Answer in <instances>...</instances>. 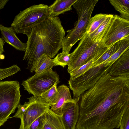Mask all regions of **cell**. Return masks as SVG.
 <instances>
[{
    "label": "cell",
    "mask_w": 129,
    "mask_h": 129,
    "mask_svg": "<svg viewBox=\"0 0 129 129\" xmlns=\"http://www.w3.org/2000/svg\"><path fill=\"white\" fill-rule=\"evenodd\" d=\"M48 6L42 4L35 5L20 11L15 17L11 27L17 33L27 36L32 28L47 15Z\"/></svg>",
    "instance_id": "5b68a950"
},
{
    "label": "cell",
    "mask_w": 129,
    "mask_h": 129,
    "mask_svg": "<svg viewBox=\"0 0 129 129\" xmlns=\"http://www.w3.org/2000/svg\"><path fill=\"white\" fill-rule=\"evenodd\" d=\"M20 88L17 81H0V126L10 118L20 104Z\"/></svg>",
    "instance_id": "277c9868"
},
{
    "label": "cell",
    "mask_w": 129,
    "mask_h": 129,
    "mask_svg": "<svg viewBox=\"0 0 129 129\" xmlns=\"http://www.w3.org/2000/svg\"><path fill=\"white\" fill-rule=\"evenodd\" d=\"M114 15L108 16L100 26L92 33L89 35L94 43H100L107 31L113 17Z\"/></svg>",
    "instance_id": "e0dca14e"
},
{
    "label": "cell",
    "mask_w": 129,
    "mask_h": 129,
    "mask_svg": "<svg viewBox=\"0 0 129 129\" xmlns=\"http://www.w3.org/2000/svg\"><path fill=\"white\" fill-rule=\"evenodd\" d=\"M8 1V0H0V10L4 7Z\"/></svg>",
    "instance_id": "f546056e"
},
{
    "label": "cell",
    "mask_w": 129,
    "mask_h": 129,
    "mask_svg": "<svg viewBox=\"0 0 129 129\" xmlns=\"http://www.w3.org/2000/svg\"><path fill=\"white\" fill-rule=\"evenodd\" d=\"M5 44L4 40L0 38V54L2 55L3 53L4 52V46Z\"/></svg>",
    "instance_id": "f1b7e54d"
},
{
    "label": "cell",
    "mask_w": 129,
    "mask_h": 129,
    "mask_svg": "<svg viewBox=\"0 0 129 129\" xmlns=\"http://www.w3.org/2000/svg\"><path fill=\"white\" fill-rule=\"evenodd\" d=\"M46 120L42 129H64L59 117L49 108L45 112Z\"/></svg>",
    "instance_id": "d6986e66"
},
{
    "label": "cell",
    "mask_w": 129,
    "mask_h": 129,
    "mask_svg": "<svg viewBox=\"0 0 129 129\" xmlns=\"http://www.w3.org/2000/svg\"><path fill=\"white\" fill-rule=\"evenodd\" d=\"M109 1L121 18L129 20V0H110Z\"/></svg>",
    "instance_id": "44dd1931"
},
{
    "label": "cell",
    "mask_w": 129,
    "mask_h": 129,
    "mask_svg": "<svg viewBox=\"0 0 129 129\" xmlns=\"http://www.w3.org/2000/svg\"><path fill=\"white\" fill-rule=\"evenodd\" d=\"M56 66H62L63 68L68 65L71 61L70 54L62 52L54 58Z\"/></svg>",
    "instance_id": "d4e9b609"
},
{
    "label": "cell",
    "mask_w": 129,
    "mask_h": 129,
    "mask_svg": "<svg viewBox=\"0 0 129 129\" xmlns=\"http://www.w3.org/2000/svg\"><path fill=\"white\" fill-rule=\"evenodd\" d=\"M55 83L50 89L39 96H35L39 102L50 107L55 104L58 94L57 85Z\"/></svg>",
    "instance_id": "ac0fdd59"
},
{
    "label": "cell",
    "mask_w": 129,
    "mask_h": 129,
    "mask_svg": "<svg viewBox=\"0 0 129 129\" xmlns=\"http://www.w3.org/2000/svg\"><path fill=\"white\" fill-rule=\"evenodd\" d=\"M129 38V20L114 15L106 33L100 42L103 47H109L123 39Z\"/></svg>",
    "instance_id": "9c48e42d"
},
{
    "label": "cell",
    "mask_w": 129,
    "mask_h": 129,
    "mask_svg": "<svg viewBox=\"0 0 129 129\" xmlns=\"http://www.w3.org/2000/svg\"><path fill=\"white\" fill-rule=\"evenodd\" d=\"M75 100L79 109L76 129L118 128L129 108V78L105 74Z\"/></svg>",
    "instance_id": "6da1fadb"
},
{
    "label": "cell",
    "mask_w": 129,
    "mask_h": 129,
    "mask_svg": "<svg viewBox=\"0 0 129 129\" xmlns=\"http://www.w3.org/2000/svg\"><path fill=\"white\" fill-rule=\"evenodd\" d=\"M104 48L100 42L94 43L89 35L85 33L77 47L70 54L71 61L68 65V72L69 73L87 63L97 52Z\"/></svg>",
    "instance_id": "8992f818"
},
{
    "label": "cell",
    "mask_w": 129,
    "mask_h": 129,
    "mask_svg": "<svg viewBox=\"0 0 129 129\" xmlns=\"http://www.w3.org/2000/svg\"><path fill=\"white\" fill-rule=\"evenodd\" d=\"M108 15L100 13L91 17L88 24L85 33L89 35L92 33L104 21Z\"/></svg>",
    "instance_id": "7402d4cb"
},
{
    "label": "cell",
    "mask_w": 129,
    "mask_h": 129,
    "mask_svg": "<svg viewBox=\"0 0 129 129\" xmlns=\"http://www.w3.org/2000/svg\"><path fill=\"white\" fill-rule=\"evenodd\" d=\"M20 70V68L16 64L7 68H0V81L16 74Z\"/></svg>",
    "instance_id": "484cf974"
},
{
    "label": "cell",
    "mask_w": 129,
    "mask_h": 129,
    "mask_svg": "<svg viewBox=\"0 0 129 129\" xmlns=\"http://www.w3.org/2000/svg\"><path fill=\"white\" fill-rule=\"evenodd\" d=\"M98 0H77L73 5L78 15L74 27L67 31L62 42V52L69 53L71 49L85 34L87 26Z\"/></svg>",
    "instance_id": "3957f363"
},
{
    "label": "cell",
    "mask_w": 129,
    "mask_h": 129,
    "mask_svg": "<svg viewBox=\"0 0 129 129\" xmlns=\"http://www.w3.org/2000/svg\"><path fill=\"white\" fill-rule=\"evenodd\" d=\"M2 55H2L1 54H0V59H1V57Z\"/></svg>",
    "instance_id": "4dcf8cb0"
},
{
    "label": "cell",
    "mask_w": 129,
    "mask_h": 129,
    "mask_svg": "<svg viewBox=\"0 0 129 129\" xmlns=\"http://www.w3.org/2000/svg\"><path fill=\"white\" fill-rule=\"evenodd\" d=\"M119 127L120 129H129V108L123 115Z\"/></svg>",
    "instance_id": "83f0119b"
},
{
    "label": "cell",
    "mask_w": 129,
    "mask_h": 129,
    "mask_svg": "<svg viewBox=\"0 0 129 129\" xmlns=\"http://www.w3.org/2000/svg\"><path fill=\"white\" fill-rule=\"evenodd\" d=\"M65 33L60 18L48 15L32 28L27 36L23 58L31 72L34 71L36 63L42 55L45 54L51 58L55 57L62 48Z\"/></svg>",
    "instance_id": "7a4b0ae2"
},
{
    "label": "cell",
    "mask_w": 129,
    "mask_h": 129,
    "mask_svg": "<svg viewBox=\"0 0 129 129\" xmlns=\"http://www.w3.org/2000/svg\"><path fill=\"white\" fill-rule=\"evenodd\" d=\"M97 60L96 57L94 56L88 62L80 68L70 73V79L72 80L75 79L87 71L94 66V62Z\"/></svg>",
    "instance_id": "cb8c5ba5"
},
{
    "label": "cell",
    "mask_w": 129,
    "mask_h": 129,
    "mask_svg": "<svg viewBox=\"0 0 129 129\" xmlns=\"http://www.w3.org/2000/svg\"><path fill=\"white\" fill-rule=\"evenodd\" d=\"M56 66L54 58L52 59L45 54L41 56L37 60L34 68L35 74H38L52 69Z\"/></svg>",
    "instance_id": "2e32d148"
},
{
    "label": "cell",
    "mask_w": 129,
    "mask_h": 129,
    "mask_svg": "<svg viewBox=\"0 0 129 129\" xmlns=\"http://www.w3.org/2000/svg\"><path fill=\"white\" fill-rule=\"evenodd\" d=\"M129 49V38L120 41L119 49L108 59L104 61L106 67L111 66L120 56Z\"/></svg>",
    "instance_id": "ffe728a7"
},
{
    "label": "cell",
    "mask_w": 129,
    "mask_h": 129,
    "mask_svg": "<svg viewBox=\"0 0 129 129\" xmlns=\"http://www.w3.org/2000/svg\"><path fill=\"white\" fill-rule=\"evenodd\" d=\"M46 120L45 112L34 121L27 129H42Z\"/></svg>",
    "instance_id": "4316f807"
},
{
    "label": "cell",
    "mask_w": 129,
    "mask_h": 129,
    "mask_svg": "<svg viewBox=\"0 0 129 129\" xmlns=\"http://www.w3.org/2000/svg\"><path fill=\"white\" fill-rule=\"evenodd\" d=\"M79 111L78 103L75 99H72L65 102L59 117L64 129H76Z\"/></svg>",
    "instance_id": "8fae6325"
},
{
    "label": "cell",
    "mask_w": 129,
    "mask_h": 129,
    "mask_svg": "<svg viewBox=\"0 0 129 129\" xmlns=\"http://www.w3.org/2000/svg\"><path fill=\"white\" fill-rule=\"evenodd\" d=\"M57 90L58 94L55 103L51 106V111L59 117L61 114L62 107L65 102L72 99L68 87L65 85H62L59 86Z\"/></svg>",
    "instance_id": "5bb4252c"
},
{
    "label": "cell",
    "mask_w": 129,
    "mask_h": 129,
    "mask_svg": "<svg viewBox=\"0 0 129 129\" xmlns=\"http://www.w3.org/2000/svg\"><path fill=\"white\" fill-rule=\"evenodd\" d=\"M28 99V105L24 111L21 114H15L12 117L21 119L19 129H27L34 121L50 107L38 102L34 96Z\"/></svg>",
    "instance_id": "30bf717a"
},
{
    "label": "cell",
    "mask_w": 129,
    "mask_h": 129,
    "mask_svg": "<svg viewBox=\"0 0 129 129\" xmlns=\"http://www.w3.org/2000/svg\"><path fill=\"white\" fill-rule=\"evenodd\" d=\"M111 66L106 67L103 62L94 66L77 78L69 79L70 88L72 91L74 99H76L80 95L92 87L100 78L108 73Z\"/></svg>",
    "instance_id": "52a82bcc"
},
{
    "label": "cell",
    "mask_w": 129,
    "mask_h": 129,
    "mask_svg": "<svg viewBox=\"0 0 129 129\" xmlns=\"http://www.w3.org/2000/svg\"><path fill=\"white\" fill-rule=\"evenodd\" d=\"M119 43L120 41L111 46L100 58L94 62V66L103 63L119 49Z\"/></svg>",
    "instance_id": "603a6c76"
},
{
    "label": "cell",
    "mask_w": 129,
    "mask_h": 129,
    "mask_svg": "<svg viewBox=\"0 0 129 129\" xmlns=\"http://www.w3.org/2000/svg\"><path fill=\"white\" fill-rule=\"evenodd\" d=\"M2 38L17 50L25 51L26 43L22 42L17 37L16 32L12 27H7L0 24Z\"/></svg>",
    "instance_id": "4fadbf2b"
},
{
    "label": "cell",
    "mask_w": 129,
    "mask_h": 129,
    "mask_svg": "<svg viewBox=\"0 0 129 129\" xmlns=\"http://www.w3.org/2000/svg\"><path fill=\"white\" fill-rule=\"evenodd\" d=\"M59 75L52 69L38 74H35L23 81L21 84L29 93L39 96L51 88L55 83L60 82Z\"/></svg>",
    "instance_id": "ba28073f"
},
{
    "label": "cell",
    "mask_w": 129,
    "mask_h": 129,
    "mask_svg": "<svg viewBox=\"0 0 129 129\" xmlns=\"http://www.w3.org/2000/svg\"><path fill=\"white\" fill-rule=\"evenodd\" d=\"M108 73L114 77H129V49L114 62Z\"/></svg>",
    "instance_id": "7c38bea8"
},
{
    "label": "cell",
    "mask_w": 129,
    "mask_h": 129,
    "mask_svg": "<svg viewBox=\"0 0 129 129\" xmlns=\"http://www.w3.org/2000/svg\"><path fill=\"white\" fill-rule=\"evenodd\" d=\"M77 0H56L47 9V15L52 17L72 10V6Z\"/></svg>",
    "instance_id": "9a60e30c"
}]
</instances>
